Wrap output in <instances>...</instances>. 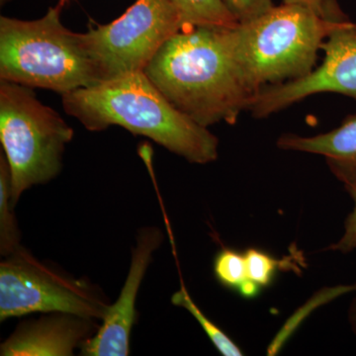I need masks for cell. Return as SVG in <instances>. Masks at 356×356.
Returning a JSON list of instances; mask_svg holds the SVG:
<instances>
[{
    "instance_id": "cell-1",
    "label": "cell",
    "mask_w": 356,
    "mask_h": 356,
    "mask_svg": "<svg viewBox=\"0 0 356 356\" xmlns=\"http://www.w3.org/2000/svg\"><path fill=\"white\" fill-rule=\"evenodd\" d=\"M227 29L185 27L144 70L173 106L206 128L220 122L235 125L255 95L234 57Z\"/></svg>"
},
{
    "instance_id": "cell-2",
    "label": "cell",
    "mask_w": 356,
    "mask_h": 356,
    "mask_svg": "<svg viewBox=\"0 0 356 356\" xmlns=\"http://www.w3.org/2000/svg\"><path fill=\"white\" fill-rule=\"evenodd\" d=\"M64 108L89 131L121 126L146 136L189 163H212L219 140L168 102L144 72L63 95Z\"/></svg>"
},
{
    "instance_id": "cell-3",
    "label": "cell",
    "mask_w": 356,
    "mask_h": 356,
    "mask_svg": "<svg viewBox=\"0 0 356 356\" xmlns=\"http://www.w3.org/2000/svg\"><path fill=\"white\" fill-rule=\"evenodd\" d=\"M346 20V16L324 17L308 7L283 3L228 28L227 34L243 77L257 93L311 74L325 40Z\"/></svg>"
},
{
    "instance_id": "cell-4",
    "label": "cell",
    "mask_w": 356,
    "mask_h": 356,
    "mask_svg": "<svg viewBox=\"0 0 356 356\" xmlns=\"http://www.w3.org/2000/svg\"><path fill=\"white\" fill-rule=\"evenodd\" d=\"M60 6L34 21L0 19V77L32 88L72 92L100 83L79 33L60 22Z\"/></svg>"
},
{
    "instance_id": "cell-5",
    "label": "cell",
    "mask_w": 356,
    "mask_h": 356,
    "mask_svg": "<svg viewBox=\"0 0 356 356\" xmlns=\"http://www.w3.org/2000/svg\"><path fill=\"white\" fill-rule=\"evenodd\" d=\"M74 131L21 84L0 86V140L9 165L14 205L23 192L57 177Z\"/></svg>"
},
{
    "instance_id": "cell-6",
    "label": "cell",
    "mask_w": 356,
    "mask_h": 356,
    "mask_svg": "<svg viewBox=\"0 0 356 356\" xmlns=\"http://www.w3.org/2000/svg\"><path fill=\"white\" fill-rule=\"evenodd\" d=\"M110 304L102 290L47 266L18 248L0 264V321L64 313L102 321Z\"/></svg>"
},
{
    "instance_id": "cell-7",
    "label": "cell",
    "mask_w": 356,
    "mask_h": 356,
    "mask_svg": "<svg viewBox=\"0 0 356 356\" xmlns=\"http://www.w3.org/2000/svg\"><path fill=\"white\" fill-rule=\"evenodd\" d=\"M185 27L170 0H136L118 19L81 38L102 83L144 72L159 48Z\"/></svg>"
},
{
    "instance_id": "cell-8",
    "label": "cell",
    "mask_w": 356,
    "mask_h": 356,
    "mask_svg": "<svg viewBox=\"0 0 356 356\" xmlns=\"http://www.w3.org/2000/svg\"><path fill=\"white\" fill-rule=\"evenodd\" d=\"M323 64L308 76L259 89L248 111L266 118L318 93L334 92L356 102V23L344 21L322 44Z\"/></svg>"
},
{
    "instance_id": "cell-9",
    "label": "cell",
    "mask_w": 356,
    "mask_h": 356,
    "mask_svg": "<svg viewBox=\"0 0 356 356\" xmlns=\"http://www.w3.org/2000/svg\"><path fill=\"white\" fill-rule=\"evenodd\" d=\"M163 240V233L156 227L140 229L132 252L130 269L120 295L113 305L107 309L95 334L81 344V355H129L131 334L137 318L136 300L154 252Z\"/></svg>"
},
{
    "instance_id": "cell-10",
    "label": "cell",
    "mask_w": 356,
    "mask_h": 356,
    "mask_svg": "<svg viewBox=\"0 0 356 356\" xmlns=\"http://www.w3.org/2000/svg\"><path fill=\"white\" fill-rule=\"evenodd\" d=\"M97 321L50 313L18 325L0 346L2 356H70L98 330Z\"/></svg>"
},
{
    "instance_id": "cell-11",
    "label": "cell",
    "mask_w": 356,
    "mask_h": 356,
    "mask_svg": "<svg viewBox=\"0 0 356 356\" xmlns=\"http://www.w3.org/2000/svg\"><path fill=\"white\" fill-rule=\"evenodd\" d=\"M277 146L287 151L321 154L344 186L356 184V115H350L341 126L321 135L285 134L278 139Z\"/></svg>"
},
{
    "instance_id": "cell-12",
    "label": "cell",
    "mask_w": 356,
    "mask_h": 356,
    "mask_svg": "<svg viewBox=\"0 0 356 356\" xmlns=\"http://www.w3.org/2000/svg\"><path fill=\"white\" fill-rule=\"evenodd\" d=\"M188 27L232 28L238 25L224 0H170Z\"/></svg>"
},
{
    "instance_id": "cell-13",
    "label": "cell",
    "mask_w": 356,
    "mask_h": 356,
    "mask_svg": "<svg viewBox=\"0 0 356 356\" xmlns=\"http://www.w3.org/2000/svg\"><path fill=\"white\" fill-rule=\"evenodd\" d=\"M214 273L217 280L229 289L236 290L245 298H254L261 289L248 281L245 254L224 248L214 259Z\"/></svg>"
},
{
    "instance_id": "cell-14",
    "label": "cell",
    "mask_w": 356,
    "mask_h": 356,
    "mask_svg": "<svg viewBox=\"0 0 356 356\" xmlns=\"http://www.w3.org/2000/svg\"><path fill=\"white\" fill-rule=\"evenodd\" d=\"M11 199L10 172L6 156H0V252L8 257L20 248V232Z\"/></svg>"
},
{
    "instance_id": "cell-15",
    "label": "cell",
    "mask_w": 356,
    "mask_h": 356,
    "mask_svg": "<svg viewBox=\"0 0 356 356\" xmlns=\"http://www.w3.org/2000/svg\"><path fill=\"white\" fill-rule=\"evenodd\" d=\"M172 303L173 305L182 307L186 309L189 313L195 318L199 325L202 327L204 332L209 337L210 341L214 344L215 348L221 355L225 356H241L243 353L241 348L231 339L228 334L215 325L199 307L194 303L188 291L185 289L184 285L181 283V287L178 291L175 292L172 297Z\"/></svg>"
},
{
    "instance_id": "cell-16",
    "label": "cell",
    "mask_w": 356,
    "mask_h": 356,
    "mask_svg": "<svg viewBox=\"0 0 356 356\" xmlns=\"http://www.w3.org/2000/svg\"><path fill=\"white\" fill-rule=\"evenodd\" d=\"M245 259L248 281L261 290L273 282L276 271L283 264L257 248H248Z\"/></svg>"
},
{
    "instance_id": "cell-17",
    "label": "cell",
    "mask_w": 356,
    "mask_h": 356,
    "mask_svg": "<svg viewBox=\"0 0 356 356\" xmlns=\"http://www.w3.org/2000/svg\"><path fill=\"white\" fill-rule=\"evenodd\" d=\"M238 22H245L266 13L273 6V0H224Z\"/></svg>"
},
{
    "instance_id": "cell-18",
    "label": "cell",
    "mask_w": 356,
    "mask_h": 356,
    "mask_svg": "<svg viewBox=\"0 0 356 356\" xmlns=\"http://www.w3.org/2000/svg\"><path fill=\"white\" fill-rule=\"evenodd\" d=\"M346 191L353 200V209L344 224V233L339 242L332 245V250L337 252H350L356 248V184L346 186Z\"/></svg>"
},
{
    "instance_id": "cell-19",
    "label": "cell",
    "mask_w": 356,
    "mask_h": 356,
    "mask_svg": "<svg viewBox=\"0 0 356 356\" xmlns=\"http://www.w3.org/2000/svg\"><path fill=\"white\" fill-rule=\"evenodd\" d=\"M283 3L299 4V6L308 7L324 17L346 16L339 8L336 1H332V0H283Z\"/></svg>"
},
{
    "instance_id": "cell-20",
    "label": "cell",
    "mask_w": 356,
    "mask_h": 356,
    "mask_svg": "<svg viewBox=\"0 0 356 356\" xmlns=\"http://www.w3.org/2000/svg\"><path fill=\"white\" fill-rule=\"evenodd\" d=\"M350 320L351 327H353V332H355L356 334V299L355 300V302H353V305H351Z\"/></svg>"
},
{
    "instance_id": "cell-21",
    "label": "cell",
    "mask_w": 356,
    "mask_h": 356,
    "mask_svg": "<svg viewBox=\"0 0 356 356\" xmlns=\"http://www.w3.org/2000/svg\"><path fill=\"white\" fill-rule=\"evenodd\" d=\"M65 1H67V0H60V4H64Z\"/></svg>"
}]
</instances>
